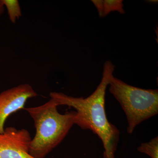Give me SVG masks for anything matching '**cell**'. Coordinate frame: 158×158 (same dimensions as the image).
I'll return each instance as SVG.
<instances>
[{
	"instance_id": "obj_1",
	"label": "cell",
	"mask_w": 158,
	"mask_h": 158,
	"mask_svg": "<svg viewBox=\"0 0 158 158\" xmlns=\"http://www.w3.org/2000/svg\"><path fill=\"white\" fill-rule=\"evenodd\" d=\"M115 65L106 61L104 65L102 77L96 90L86 98L74 97L61 92L50 93L59 106H67L76 110L74 123L82 129L90 130L101 140L104 148V158H115L119 131L108 121L105 110L106 89L113 76Z\"/></svg>"
},
{
	"instance_id": "obj_2",
	"label": "cell",
	"mask_w": 158,
	"mask_h": 158,
	"mask_svg": "<svg viewBox=\"0 0 158 158\" xmlns=\"http://www.w3.org/2000/svg\"><path fill=\"white\" fill-rule=\"evenodd\" d=\"M53 99L38 106L24 108L34 120L36 132L31 139L30 153L44 158L65 138L74 123L75 111L60 114Z\"/></svg>"
},
{
	"instance_id": "obj_3",
	"label": "cell",
	"mask_w": 158,
	"mask_h": 158,
	"mask_svg": "<svg viewBox=\"0 0 158 158\" xmlns=\"http://www.w3.org/2000/svg\"><path fill=\"white\" fill-rule=\"evenodd\" d=\"M109 91L121 105L127 118L128 134L141 122L158 113V90L144 89L127 85L113 75Z\"/></svg>"
},
{
	"instance_id": "obj_4",
	"label": "cell",
	"mask_w": 158,
	"mask_h": 158,
	"mask_svg": "<svg viewBox=\"0 0 158 158\" xmlns=\"http://www.w3.org/2000/svg\"><path fill=\"white\" fill-rule=\"evenodd\" d=\"M31 139L25 129L5 128L0 134V158H34L30 153Z\"/></svg>"
},
{
	"instance_id": "obj_5",
	"label": "cell",
	"mask_w": 158,
	"mask_h": 158,
	"mask_svg": "<svg viewBox=\"0 0 158 158\" xmlns=\"http://www.w3.org/2000/svg\"><path fill=\"white\" fill-rule=\"evenodd\" d=\"M37 94L29 84H23L0 93V134L5 130L6 119L12 113L23 109L29 99Z\"/></svg>"
},
{
	"instance_id": "obj_6",
	"label": "cell",
	"mask_w": 158,
	"mask_h": 158,
	"mask_svg": "<svg viewBox=\"0 0 158 158\" xmlns=\"http://www.w3.org/2000/svg\"><path fill=\"white\" fill-rule=\"evenodd\" d=\"M6 8L9 19L13 23L22 16V11L19 3L17 0H2Z\"/></svg>"
},
{
	"instance_id": "obj_7",
	"label": "cell",
	"mask_w": 158,
	"mask_h": 158,
	"mask_svg": "<svg viewBox=\"0 0 158 158\" xmlns=\"http://www.w3.org/2000/svg\"><path fill=\"white\" fill-rule=\"evenodd\" d=\"M138 150L139 152L146 154L151 158H158V137L147 143H142Z\"/></svg>"
},
{
	"instance_id": "obj_8",
	"label": "cell",
	"mask_w": 158,
	"mask_h": 158,
	"mask_svg": "<svg viewBox=\"0 0 158 158\" xmlns=\"http://www.w3.org/2000/svg\"><path fill=\"white\" fill-rule=\"evenodd\" d=\"M103 17L107 15L112 11H117L120 14H124L123 1L122 0H104Z\"/></svg>"
},
{
	"instance_id": "obj_9",
	"label": "cell",
	"mask_w": 158,
	"mask_h": 158,
	"mask_svg": "<svg viewBox=\"0 0 158 158\" xmlns=\"http://www.w3.org/2000/svg\"><path fill=\"white\" fill-rule=\"evenodd\" d=\"M92 2L96 7L100 17H103V0H92Z\"/></svg>"
},
{
	"instance_id": "obj_10",
	"label": "cell",
	"mask_w": 158,
	"mask_h": 158,
	"mask_svg": "<svg viewBox=\"0 0 158 158\" xmlns=\"http://www.w3.org/2000/svg\"><path fill=\"white\" fill-rule=\"evenodd\" d=\"M5 6L3 4L2 1L0 0V16L2 14Z\"/></svg>"
}]
</instances>
